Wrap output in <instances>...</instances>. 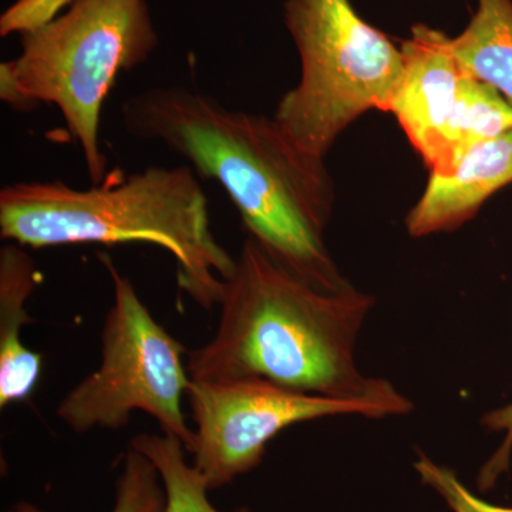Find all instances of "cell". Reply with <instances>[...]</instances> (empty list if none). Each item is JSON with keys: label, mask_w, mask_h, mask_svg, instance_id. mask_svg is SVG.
Here are the masks:
<instances>
[{"label": "cell", "mask_w": 512, "mask_h": 512, "mask_svg": "<svg viewBox=\"0 0 512 512\" xmlns=\"http://www.w3.org/2000/svg\"><path fill=\"white\" fill-rule=\"evenodd\" d=\"M218 306L214 336L188 352L191 379L258 377L293 392L377 404L390 417L412 412L389 380L357 366V339L375 306L369 293L353 285L320 291L248 237Z\"/></svg>", "instance_id": "cell-2"}, {"label": "cell", "mask_w": 512, "mask_h": 512, "mask_svg": "<svg viewBox=\"0 0 512 512\" xmlns=\"http://www.w3.org/2000/svg\"><path fill=\"white\" fill-rule=\"evenodd\" d=\"M20 43V55L0 64V99L20 113L55 106L90 181L103 183L109 175L100 143L104 103L120 74L143 66L160 43L147 0H76Z\"/></svg>", "instance_id": "cell-4"}, {"label": "cell", "mask_w": 512, "mask_h": 512, "mask_svg": "<svg viewBox=\"0 0 512 512\" xmlns=\"http://www.w3.org/2000/svg\"><path fill=\"white\" fill-rule=\"evenodd\" d=\"M187 400L194 421L192 466L210 491L258 467L268 444L295 424L348 414L390 417L377 404L293 392L258 377L191 379Z\"/></svg>", "instance_id": "cell-7"}, {"label": "cell", "mask_w": 512, "mask_h": 512, "mask_svg": "<svg viewBox=\"0 0 512 512\" xmlns=\"http://www.w3.org/2000/svg\"><path fill=\"white\" fill-rule=\"evenodd\" d=\"M403 76L390 106L414 150L429 170L443 154L448 121L463 80L451 37L427 25L413 26L400 46Z\"/></svg>", "instance_id": "cell-8"}, {"label": "cell", "mask_w": 512, "mask_h": 512, "mask_svg": "<svg viewBox=\"0 0 512 512\" xmlns=\"http://www.w3.org/2000/svg\"><path fill=\"white\" fill-rule=\"evenodd\" d=\"M511 130L512 106L503 94L464 72L444 136L443 154L430 173H447L471 147Z\"/></svg>", "instance_id": "cell-12"}, {"label": "cell", "mask_w": 512, "mask_h": 512, "mask_svg": "<svg viewBox=\"0 0 512 512\" xmlns=\"http://www.w3.org/2000/svg\"><path fill=\"white\" fill-rule=\"evenodd\" d=\"M167 494L156 466L136 448L121 457L116 500L111 512H165Z\"/></svg>", "instance_id": "cell-14"}, {"label": "cell", "mask_w": 512, "mask_h": 512, "mask_svg": "<svg viewBox=\"0 0 512 512\" xmlns=\"http://www.w3.org/2000/svg\"><path fill=\"white\" fill-rule=\"evenodd\" d=\"M128 446L136 448L156 466L163 480L167 507L165 512H222L208 498L207 484L192 463L180 440L161 433H140ZM235 512H251L241 508Z\"/></svg>", "instance_id": "cell-13"}, {"label": "cell", "mask_w": 512, "mask_h": 512, "mask_svg": "<svg viewBox=\"0 0 512 512\" xmlns=\"http://www.w3.org/2000/svg\"><path fill=\"white\" fill-rule=\"evenodd\" d=\"M451 46L464 72L493 86L512 106V0H478Z\"/></svg>", "instance_id": "cell-11"}, {"label": "cell", "mask_w": 512, "mask_h": 512, "mask_svg": "<svg viewBox=\"0 0 512 512\" xmlns=\"http://www.w3.org/2000/svg\"><path fill=\"white\" fill-rule=\"evenodd\" d=\"M25 247L0 248V407L26 402L40 376L43 357L25 346L23 326L33 322L29 301L40 282L35 259Z\"/></svg>", "instance_id": "cell-10"}, {"label": "cell", "mask_w": 512, "mask_h": 512, "mask_svg": "<svg viewBox=\"0 0 512 512\" xmlns=\"http://www.w3.org/2000/svg\"><path fill=\"white\" fill-rule=\"evenodd\" d=\"M481 424L491 431H503L505 433L503 444L495 451L493 457L481 470L478 477L480 490L487 491L497 483L498 477L508 471L512 453V403L501 409L485 414Z\"/></svg>", "instance_id": "cell-17"}, {"label": "cell", "mask_w": 512, "mask_h": 512, "mask_svg": "<svg viewBox=\"0 0 512 512\" xmlns=\"http://www.w3.org/2000/svg\"><path fill=\"white\" fill-rule=\"evenodd\" d=\"M508 184H512V130L471 147L447 173H430L404 221L407 232L423 238L463 227Z\"/></svg>", "instance_id": "cell-9"}, {"label": "cell", "mask_w": 512, "mask_h": 512, "mask_svg": "<svg viewBox=\"0 0 512 512\" xmlns=\"http://www.w3.org/2000/svg\"><path fill=\"white\" fill-rule=\"evenodd\" d=\"M414 470L420 476L421 483L436 491L454 512H512L511 507H501L477 497L461 483L456 471L431 460L420 453Z\"/></svg>", "instance_id": "cell-15"}, {"label": "cell", "mask_w": 512, "mask_h": 512, "mask_svg": "<svg viewBox=\"0 0 512 512\" xmlns=\"http://www.w3.org/2000/svg\"><path fill=\"white\" fill-rule=\"evenodd\" d=\"M113 282V305L101 330L100 366L70 390L57 417L73 433L120 430L134 413H146L161 433L192 453L194 429L183 402L191 376L183 343L163 328L141 301L133 282L106 252L97 255Z\"/></svg>", "instance_id": "cell-6"}, {"label": "cell", "mask_w": 512, "mask_h": 512, "mask_svg": "<svg viewBox=\"0 0 512 512\" xmlns=\"http://www.w3.org/2000/svg\"><path fill=\"white\" fill-rule=\"evenodd\" d=\"M76 0H16L0 16V36L30 35L52 25Z\"/></svg>", "instance_id": "cell-16"}, {"label": "cell", "mask_w": 512, "mask_h": 512, "mask_svg": "<svg viewBox=\"0 0 512 512\" xmlns=\"http://www.w3.org/2000/svg\"><path fill=\"white\" fill-rule=\"evenodd\" d=\"M0 237L25 248L150 244L173 256L177 284L211 311L237 258L211 229L200 180L190 165L148 167L90 188L20 181L0 191Z\"/></svg>", "instance_id": "cell-3"}, {"label": "cell", "mask_w": 512, "mask_h": 512, "mask_svg": "<svg viewBox=\"0 0 512 512\" xmlns=\"http://www.w3.org/2000/svg\"><path fill=\"white\" fill-rule=\"evenodd\" d=\"M284 19L301 77L279 100L274 117L303 150L325 158L367 111L390 113L403 76L402 49L350 0H286Z\"/></svg>", "instance_id": "cell-5"}, {"label": "cell", "mask_w": 512, "mask_h": 512, "mask_svg": "<svg viewBox=\"0 0 512 512\" xmlns=\"http://www.w3.org/2000/svg\"><path fill=\"white\" fill-rule=\"evenodd\" d=\"M10 512H45L40 510V508L35 507V505L30 503H18L15 504V507L12 508Z\"/></svg>", "instance_id": "cell-18"}, {"label": "cell", "mask_w": 512, "mask_h": 512, "mask_svg": "<svg viewBox=\"0 0 512 512\" xmlns=\"http://www.w3.org/2000/svg\"><path fill=\"white\" fill-rule=\"evenodd\" d=\"M121 117L130 136L163 144L217 181L248 237L286 271L320 291L352 286L325 241L335 205L325 158L303 150L275 117L229 109L184 86L136 93Z\"/></svg>", "instance_id": "cell-1"}]
</instances>
